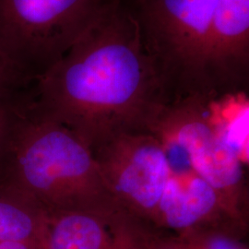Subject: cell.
Segmentation results:
<instances>
[{
    "label": "cell",
    "mask_w": 249,
    "mask_h": 249,
    "mask_svg": "<svg viewBox=\"0 0 249 249\" xmlns=\"http://www.w3.org/2000/svg\"><path fill=\"white\" fill-rule=\"evenodd\" d=\"M150 249H186L178 237L174 234L161 232L153 242Z\"/></svg>",
    "instance_id": "obj_14"
},
{
    "label": "cell",
    "mask_w": 249,
    "mask_h": 249,
    "mask_svg": "<svg viewBox=\"0 0 249 249\" xmlns=\"http://www.w3.org/2000/svg\"><path fill=\"white\" fill-rule=\"evenodd\" d=\"M0 249H40V244L22 241L0 240Z\"/></svg>",
    "instance_id": "obj_15"
},
{
    "label": "cell",
    "mask_w": 249,
    "mask_h": 249,
    "mask_svg": "<svg viewBox=\"0 0 249 249\" xmlns=\"http://www.w3.org/2000/svg\"><path fill=\"white\" fill-rule=\"evenodd\" d=\"M215 99L244 92L249 80V0H216L209 43Z\"/></svg>",
    "instance_id": "obj_9"
},
{
    "label": "cell",
    "mask_w": 249,
    "mask_h": 249,
    "mask_svg": "<svg viewBox=\"0 0 249 249\" xmlns=\"http://www.w3.org/2000/svg\"><path fill=\"white\" fill-rule=\"evenodd\" d=\"M161 232L126 211L47 213L40 249H150Z\"/></svg>",
    "instance_id": "obj_7"
},
{
    "label": "cell",
    "mask_w": 249,
    "mask_h": 249,
    "mask_svg": "<svg viewBox=\"0 0 249 249\" xmlns=\"http://www.w3.org/2000/svg\"><path fill=\"white\" fill-rule=\"evenodd\" d=\"M47 213L30 197L0 184V240L40 244Z\"/></svg>",
    "instance_id": "obj_10"
},
{
    "label": "cell",
    "mask_w": 249,
    "mask_h": 249,
    "mask_svg": "<svg viewBox=\"0 0 249 249\" xmlns=\"http://www.w3.org/2000/svg\"><path fill=\"white\" fill-rule=\"evenodd\" d=\"M143 45L170 101L215 99L209 75V43L216 0H133Z\"/></svg>",
    "instance_id": "obj_4"
},
{
    "label": "cell",
    "mask_w": 249,
    "mask_h": 249,
    "mask_svg": "<svg viewBox=\"0 0 249 249\" xmlns=\"http://www.w3.org/2000/svg\"><path fill=\"white\" fill-rule=\"evenodd\" d=\"M212 99L190 96L170 101L151 128L167 152L175 173L203 179L241 223L249 225L246 160L235 151L213 113Z\"/></svg>",
    "instance_id": "obj_3"
},
{
    "label": "cell",
    "mask_w": 249,
    "mask_h": 249,
    "mask_svg": "<svg viewBox=\"0 0 249 249\" xmlns=\"http://www.w3.org/2000/svg\"><path fill=\"white\" fill-rule=\"evenodd\" d=\"M107 0H0V41L37 80L57 62Z\"/></svg>",
    "instance_id": "obj_5"
},
{
    "label": "cell",
    "mask_w": 249,
    "mask_h": 249,
    "mask_svg": "<svg viewBox=\"0 0 249 249\" xmlns=\"http://www.w3.org/2000/svg\"><path fill=\"white\" fill-rule=\"evenodd\" d=\"M33 88L0 92V162L9 149L18 122L34 100Z\"/></svg>",
    "instance_id": "obj_11"
},
{
    "label": "cell",
    "mask_w": 249,
    "mask_h": 249,
    "mask_svg": "<svg viewBox=\"0 0 249 249\" xmlns=\"http://www.w3.org/2000/svg\"><path fill=\"white\" fill-rule=\"evenodd\" d=\"M176 236L186 249H249L245 236L228 231L206 229Z\"/></svg>",
    "instance_id": "obj_12"
},
{
    "label": "cell",
    "mask_w": 249,
    "mask_h": 249,
    "mask_svg": "<svg viewBox=\"0 0 249 249\" xmlns=\"http://www.w3.org/2000/svg\"><path fill=\"white\" fill-rule=\"evenodd\" d=\"M154 227L174 235L213 229L246 237L249 231V225L227 210L213 188L191 172L173 173Z\"/></svg>",
    "instance_id": "obj_8"
},
{
    "label": "cell",
    "mask_w": 249,
    "mask_h": 249,
    "mask_svg": "<svg viewBox=\"0 0 249 249\" xmlns=\"http://www.w3.org/2000/svg\"><path fill=\"white\" fill-rule=\"evenodd\" d=\"M0 184L30 197L47 213L125 211L89 147L65 125L39 115L34 100L0 162Z\"/></svg>",
    "instance_id": "obj_2"
},
{
    "label": "cell",
    "mask_w": 249,
    "mask_h": 249,
    "mask_svg": "<svg viewBox=\"0 0 249 249\" xmlns=\"http://www.w3.org/2000/svg\"><path fill=\"white\" fill-rule=\"evenodd\" d=\"M36 80L16 62L0 41V92L30 89Z\"/></svg>",
    "instance_id": "obj_13"
},
{
    "label": "cell",
    "mask_w": 249,
    "mask_h": 249,
    "mask_svg": "<svg viewBox=\"0 0 249 249\" xmlns=\"http://www.w3.org/2000/svg\"><path fill=\"white\" fill-rule=\"evenodd\" d=\"M92 153L121 207L154 227L174 173L160 141L149 132L121 134L100 145Z\"/></svg>",
    "instance_id": "obj_6"
},
{
    "label": "cell",
    "mask_w": 249,
    "mask_h": 249,
    "mask_svg": "<svg viewBox=\"0 0 249 249\" xmlns=\"http://www.w3.org/2000/svg\"><path fill=\"white\" fill-rule=\"evenodd\" d=\"M36 112L92 151L121 134L149 132L169 102L124 0H107L68 52L34 85Z\"/></svg>",
    "instance_id": "obj_1"
}]
</instances>
